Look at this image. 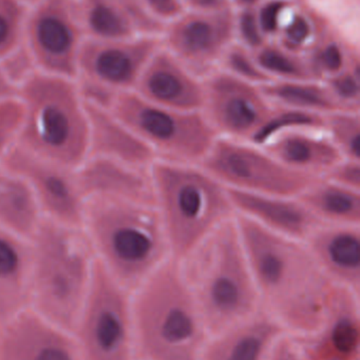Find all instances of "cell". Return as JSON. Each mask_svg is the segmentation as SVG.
I'll list each match as a JSON object with an SVG mask.
<instances>
[{"mask_svg": "<svg viewBox=\"0 0 360 360\" xmlns=\"http://www.w3.org/2000/svg\"><path fill=\"white\" fill-rule=\"evenodd\" d=\"M236 218L262 308L290 335L312 333L323 321L335 283L323 274L304 241Z\"/></svg>", "mask_w": 360, "mask_h": 360, "instance_id": "obj_1", "label": "cell"}, {"mask_svg": "<svg viewBox=\"0 0 360 360\" xmlns=\"http://www.w3.org/2000/svg\"><path fill=\"white\" fill-rule=\"evenodd\" d=\"M82 229L95 259L131 293L173 257L154 203L87 198Z\"/></svg>", "mask_w": 360, "mask_h": 360, "instance_id": "obj_2", "label": "cell"}, {"mask_svg": "<svg viewBox=\"0 0 360 360\" xmlns=\"http://www.w3.org/2000/svg\"><path fill=\"white\" fill-rule=\"evenodd\" d=\"M177 260L209 336L262 308L236 216Z\"/></svg>", "mask_w": 360, "mask_h": 360, "instance_id": "obj_3", "label": "cell"}, {"mask_svg": "<svg viewBox=\"0 0 360 360\" xmlns=\"http://www.w3.org/2000/svg\"><path fill=\"white\" fill-rule=\"evenodd\" d=\"M132 310L137 360H201L209 334L175 258L132 292Z\"/></svg>", "mask_w": 360, "mask_h": 360, "instance_id": "obj_4", "label": "cell"}, {"mask_svg": "<svg viewBox=\"0 0 360 360\" xmlns=\"http://www.w3.org/2000/svg\"><path fill=\"white\" fill-rule=\"evenodd\" d=\"M29 310L71 332L92 281L95 256L82 228L44 218L30 239Z\"/></svg>", "mask_w": 360, "mask_h": 360, "instance_id": "obj_5", "label": "cell"}, {"mask_svg": "<svg viewBox=\"0 0 360 360\" xmlns=\"http://www.w3.org/2000/svg\"><path fill=\"white\" fill-rule=\"evenodd\" d=\"M23 109L15 145L67 168L89 155L86 105L73 78L37 71L19 88Z\"/></svg>", "mask_w": 360, "mask_h": 360, "instance_id": "obj_6", "label": "cell"}, {"mask_svg": "<svg viewBox=\"0 0 360 360\" xmlns=\"http://www.w3.org/2000/svg\"><path fill=\"white\" fill-rule=\"evenodd\" d=\"M154 205L175 259L236 216L228 188L201 165L154 160Z\"/></svg>", "mask_w": 360, "mask_h": 360, "instance_id": "obj_7", "label": "cell"}, {"mask_svg": "<svg viewBox=\"0 0 360 360\" xmlns=\"http://www.w3.org/2000/svg\"><path fill=\"white\" fill-rule=\"evenodd\" d=\"M110 110L156 160L200 165L218 139L202 112L161 107L133 91L118 94Z\"/></svg>", "mask_w": 360, "mask_h": 360, "instance_id": "obj_8", "label": "cell"}, {"mask_svg": "<svg viewBox=\"0 0 360 360\" xmlns=\"http://www.w3.org/2000/svg\"><path fill=\"white\" fill-rule=\"evenodd\" d=\"M70 334L82 360H137L132 293L97 259L88 295Z\"/></svg>", "mask_w": 360, "mask_h": 360, "instance_id": "obj_9", "label": "cell"}, {"mask_svg": "<svg viewBox=\"0 0 360 360\" xmlns=\"http://www.w3.org/2000/svg\"><path fill=\"white\" fill-rule=\"evenodd\" d=\"M201 166L228 190L298 197L316 177L291 170L262 146L218 137Z\"/></svg>", "mask_w": 360, "mask_h": 360, "instance_id": "obj_10", "label": "cell"}, {"mask_svg": "<svg viewBox=\"0 0 360 360\" xmlns=\"http://www.w3.org/2000/svg\"><path fill=\"white\" fill-rule=\"evenodd\" d=\"M86 40L76 0H40L27 8L23 44L38 71L75 79Z\"/></svg>", "mask_w": 360, "mask_h": 360, "instance_id": "obj_11", "label": "cell"}, {"mask_svg": "<svg viewBox=\"0 0 360 360\" xmlns=\"http://www.w3.org/2000/svg\"><path fill=\"white\" fill-rule=\"evenodd\" d=\"M201 112L218 137L256 143L274 113L261 86L218 70L203 80Z\"/></svg>", "mask_w": 360, "mask_h": 360, "instance_id": "obj_12", "label": "cell"}, {"mask_svg": "<svg viewBox=\"0 0 360 360\" xmlns=\"http://www.w3.org/2000/svg\"><path fill=\"white\" fill-rule=\"evenodd\" d=\"M161 36L163 46L204 80L220 69L224 53L236 41L235 8L213 13L185 11L165 25Z\"/></svg>", "mask_w": 360, "mask_h": 360, "instance_id": "obj_13", "label": "cell"}, {"mask_svg": "<svg viewBox=\"0 0 360 360\" xmlns=\"http://www.w3.org/2000/svg\"><path fill=\"white\" fill-rule=\"evenodd\" d=\"M161 35H135L113 39L87 38L78 59L77 79L114 93L135 90L139 76L156 51Z\"/></svg>", "mask_w": 360, "mask_h": 360, "instance_id": "obj_14", "label": "cell"}, {"mask_svg": "<svg viewBox=\"0 0 360 360\" xmlns=\"http://www.w3.org/2000/svg\"><path fill=\"white\" fill-rule=\"evenodd\" d=\"M0 164L27 182L44 218L82 228L85 198L75 170L37 158L15 143Z\"/></svg>", "mask_w": 360, "mask_h": 360, "instance_id": "obj_15", "label": "cell"}, {"mask_svg": "<svg viewBox=\"0 0 360 360\" xmlns=\"http://www.w3.org/2000/svg\"><path fill=\"white\" fill-rule=\"evenodd\" d=\"M292 338L308 360H360L359 293L335 283L319 327Z\"/></svg>", "mask_w": 360, "mask_h": 360, "instance_id": "obj_16", "label": "cell"}, {"mask_svg": "<svg viewBox=\"0 0 360 360\" xmlns=\"http://www.w3.org/2000/svg\"><path fill=\"white\" fill-rule=\"evenodd\" d=\"M0 360H82L69 332L30 310L0 327Z\"/></svg>", "mask_w": 360, "mask_h": 360, "instance_id": "obj_17", "label": "cell"}, {"mask_svg": "<svg viewBox=\"0 0 360 360\" xmlns=\"http://www.w3.org/2000/svg\"><path fill=\"white\" fill-rule=\"evenodd\" d=\"M133 92L149 103L168 109L202 110L204 84L161 46L139 76Z\"/></svg>", "mask_w": 360, "mask_h": 360, "instance_id": "obj_18", "label": "cell"}, {"mask_svg": "<svg viewBox=\"0 0 360 360\" xmlns=\"http://www.w3.org/2000/svg\"><path fill=\"white\" fill-rule=\"evenodd\" d=\"M228 192L237 216L275 234L304 243L321 224L298 197Z\"/></svg>", "mask_w": 360, "mask_h": 360, "instance_id": "obj_19", "label": "cell"}, {"mask_svg": "<svg viewBox=\"0 0 360 360\" xmlns=\"http://www.w3.org/2000/svg\"><path fill=\"white\" fill-rule=\"evenodd\" d=\"M323 274L360 292V226L321 224L304 241Z\"/></svg>", "mask_w": 360, "mask_h": 360, "instance_id": "obj_20", "label": "cell"}, {"mask_svg": "<svg viewBox=\"0 0 360 360\" xmlns=\"http://www.w3.org/2000/svg\"><path fill=\"white\" fill-rule=\"evenodd\" d=\"M285 331L263 308L257 313L209 336L201 360H268Z\"/></svg>", "mask_w": 360, "mask_h": 360, "instance_id": "obj_21", "label": "cell"}, {"mask_svg": "<svg viewBox=\"0 0 360 360\" xmlns=\"http://www.w3.org/2000/svg\"><path fill=\"white\" fill-rule=\"evenodd\" d=\"M75 174L85 200L103 197L154 203L149 169L110 158L88 156L75 169Z\"/></svg>", "mask_w": 360, "mask_h": 360, "instance_id": "obj_22", "label": "cell"}, {"mask_svg": "<svg viewBox=\"0 0 360 360\" xmlns=\"http://www.w3.org/2000/svg\"><path fill=\"white\" fill-rule=\"evenodd\" d=\"M262 147L296 172L321 179L342 158L323 129H295L280 133Z\"/></svg>", "mask_w": 360, "mask_h": 360, "instance_id": "obj_23", "label": "cell"}, {"mask_svg": "<svg viewBox=\"0 0 360 360\" xmlns=\"http://www.w3.org/2000/svg\"><path fill=\"white\" fill-rule=\"evenodd\" d=\"M85 105L89 122L88 156H99L139 168H150L156 160L154 154L111 110L88 103Z\"/></svg>", "mask_w": 360, "mask_h": 360, "instance_id": "obj_24", "label": "cell"}, {"mask_svg": "<svg viewBox=\"0 0 360 360\" xmlns=\"http://www.w3.org/2000/svg\"><path fill=\"white\" fill-rule=\"evenodd\" d=\"M30 240L0 228V327L29 310Z\"/></svg>", "mask_w": 360, "mask_h": 360, "instance_id": "obj_25", "label": "cell"}, {"mask_svg": "<svg viewBox=\"0 0 360 360\" xmlns=\"http://www.w3.org/2000/svg\"><path fill=\"white\" fill-rule=\"evenodd\" d=\"M44 218L27 182L0 164V228L30 240Z\"/></svg>", "mask_w": 360, "mask_h": 360, "instance_id": "obj_26", "label": "cell"}, {"mask_svg": "<svg viewBox=\"0 0 360 360\" xmlns=\"http://www.w3.org/2000/svg\"><path fill=\"white\" fill-rule=\"evenodd\" d=\"M298 198L321 224L360 226L359 191L317 179Z\"/></svg>", "mask_w": 360, "mask_h": 360, "instance_id": "obj_27", "label": "cell"}, {"mask_svg": "<svg viewBox=\"0 0 360 360\" xmlns=\"http://www.w3.org/2000/svg\"><path fill=\"white\" fill-rule=\"evenodd\" d=\"M87 38L113 39L146 35L125 0H76Z\"/></svg>", "mask_w": 360, "mask_h": 360, "instance_id": "obj_28", "label": "cell"}, {"mask_svg": "<svg viewBox=\"0 0 360 360\" xmlns=\"http://www.w3.org/2000/svg\"><path fill=\"white\" fill-rule=\"evenodd\" d=\"M264 95L274 105L325 115L342 108L323 82L306 80H272L261 86Z\"/></svg>", "mask_w": 360, "mask_h": 360, "instance_id": "obj_29", "label": "cell"}, {"mask_svg": "<svg viewBox=\"0 0 360 360\" xmlns=\"http://www.w3.org/2000/svg\"><path fill=\"white\" fill-rule=\"evenodd\" d=\"M253 53L258 65L271 80L314 79L304 55L291 52L274 40Z\"/></svg>", "mask_w": 360, "mask_h": 360, "instance_id": "obj_30", "label": "cell"}, {"mask_svg": "<svg viewBox=\"0 0 360 360\" xmlns=\"http://www.w3.org/2000/svg\"><path fill=\"white\" fill-rule=\"evenodd\" d=\"M317 27V11L308 4H295L274 41L291 52L306 55L316 37Z\"/></svg>", "mask_w": 360, "mask_h": 360, "instance_id": "obj_31", "label": "cell"}, {"mask_svg": "<svg viewBox=\"0 0 360 360\" xmlns=\"http://www.w3.org/2000/svg\"><path fill=\"white\" fill-rule=\"evenodd\" d=\"M323 130L342 158L360 160L359 110H338L325 114Z\"/></svg>", "mask_w": 360, "mask_h": 360, "instance_id": "obj_32", "label": "cell"}, {"mask_svg": "<svg viewBox=\"0 0 360 360\" xmlns=\"http://www.w3.org/2000/svg\"><path fill=\"white\" fill-rule=\"evenodd\" d=\"M219 70L256 86L272 82L258 65L254 53L237 41L232 42L224 53Z\"/></svg>", "mask_w": 360, "mask_h": 360, "instance_id": "obj_33", "label": "cell"}, {"mask_svg": "<svg viewBox=\"0 0 360 360\" xmlns=\"http://www.w3.org/2000/svg\"><path fill=\"white\" fill-rule=\"evenodd\" d=\"M27 11L17 0H0V60L23 44Z\"/></svg>", "mask_w": 360, "mask_h": 360, "instance_id": "obj_34", "label": "cell"}, {"mask_svg": "<svg viewBox=\"0 0 360 360\" xmlns=\"http://www.w3.org/2000/svg\"><path fill=\"white\" fill-rule=\"evenodd\" d=\"M323 82L342 108L360 111L359 63L350 65L344 71Z\"/></svg>", "mask_w": 360, "mask_h": 360, "instance_id": "obj_35", "label": "cell"}, {"mask_svg": "<svg viewBox=\"0 0 360 360\" xmlns=\"http://www.w3.org/2000/svg\"><path fill=\"white\" fill-rule=\"evenodd\" d=\"M235 36L237 42L252 52L270 41L260 27L256 8L235 10Z\"/></svg>", "mask_w": 360, "mask_h": 360, "instance_id": "obj_36", "label": "cell"}, {"mask_svg": "<svg viewBox=\"0 0 360 360\" xmlns=\"http://www.w3.org/2000/svg\"><path fill=\"white\" fill-rule=\"evenodd\" d=\"M297 2L292 0H263L256 8L258 21L266 39H276L285 17Z\"/></svg>", "mask_w": 360, "mask_h": 360, "instance_id": "obj_37", "label": "cell"}, {"mask_svg": "<svg viewBox=\"0 0 360 360\" xmlns=\"http://www.w3.org/2000/svg\"><path fill=\"white\" fill-rule=\"evenodd\" d=\"M0 65L18 91L19 88L38 71L33 56L23 42L4 56L0 60Z\"/></svg>", "mask_w": 360, "mask_h": 360, "instance_id": "obj_38", "label": "cell"}, {"mask_svg": "<svg viewBox=\"0 0 360 360\" xmlns=\"http://www.w3.org/2000/svg\"><path fill=\"white\" fill-rule=\"evenodd\" d=\"M23 109L18 97L0 105V162L16 143Z\"/></svg>", "mask_w": 360, "mask_h": 360, "instance_id": "obj_39", "label": "cell"}, {"mask_svg": "<svg viewBox=\"0 0 360 360\" xmlns=\"http://www.w3.org/2000/svg\"><path fill=\"white\" fill-rule=\"evenodd\" d=\"M139 2L146 14L163 29L186 11L183 0H139Z\"/></svg>", "mask_w": 360, "mask_h": 360, "instance_id": "obj_40", "label": "cell"}, {"mask_svg": "<svg viewBox=\"0 0 360 360\" xmlns=\"http://www.w3.org/2000/svg\"><path fill=\"white\" fill-rule=\"evenodd\" d=\"M321 179L360 192V160L342 158Z\"/></svg>", "mask_w": 360, "mask_h": 360, "instance_id": "obj_41", "label": "cell"}, {"mask_svg": "<svg viewBox=\"0 0 360 360\" xmlns=\"http://www.w3.org/2000/svg\"><path fill=\"white\" fill-rule=\"evenodd\" d=\"M268 360H308L306 359L299 347L296 344L290 334L279 338L278 342L275 344L272 352H271Z\"/></svg>", "mask_w": 360, "mask_h": 360, "instance_id": "obj_42", "label": "cell"}, {"mask_svg": "<svg viewBox=\"0 0 360 360\" xmlns=\"http://www.w3.org/2000/svg\"><path fill=\"white\" fill-rule=\"evenodd\" d=\"M186 11L192 12H221L232 8V0H183Z\"/></svg>", "mask_w": 360, "mask_h": 360, "instance_id": "obj_43", "label": "cell"}, {"mask_svg": "<svg viewBox=\"0 0 360 360\" xmlns=\"http://www.w3.org/2000/svg\"><path fill=\"white\" fill-rule=\"evenodd\" d=\"M18 97V89L8 79L0 65V105Z\"/></svg>", "mask_w": 360, "mask_h": 360, "instance_id": "obj_44", "label": "cell"}, {"mask_svg": "<svg viewBox=\"0 0 360 360\" xmlns=\"http://www.w3.org/2000/svg\"><path fill=\"white\" fill-rule=\"evenodd\" d=\"M263 0H232V8L235 10L241 8H257Z\"/></svg>", "mask_w": 360, "mask_h": 360, "instance_id": "obj_45", "label": "cell"}, {"mask_svg": "<svg viewBox=\"0 0 360 360\" xmlns=\"http://www.w3.org/2000/svg\"><path fill=\"white\" fill-rule=\"evenodd\" d=\"M17 1L20 2L23 6L29 8V6H33V4H35L36 2L40 1V0H17Z\"/></svg>", "mask_w": 360, "mask_h": 360, "instance_id": "obj_46", "label": "cell"}]
</instances>
